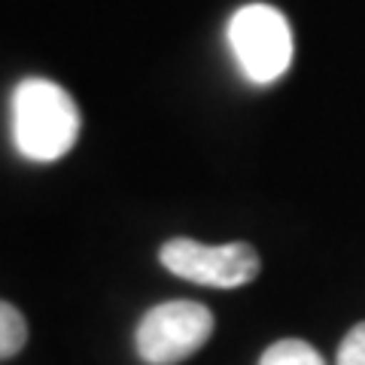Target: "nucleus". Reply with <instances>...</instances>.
Segmentation results:
<instances>
[{
  "label": "nucleus",
  "mask_w": 365,
  "mask_h": 365,
  "mask_svg": "<svg viewBox=\"0 0 365 365\" xmlns=\"http://www.w3.org/2000/svg\"><path fill=\"white\" fill-rule=\"evenodd\" d=\"M13 143L31 162H58L73 150L79 137V107L52 79H21L9 101Z\"/></svg>",
  "instance_id": "1"
},
{
  "label": "nucleus",
  "mask_w": 365,
  "mask_h": 365,
  "mask_svg": "<svg viewBox=\"0 0 365 365\" xmlns=\"http://www.w3.org/2000/svg\"><path fill=\"white\" fill-rule=\"evenodd\" d=\"M228 46L241 73L256 86H268L289 71L292 31L280 9L247 4L228 21Z\"/></svg>",
  "instance_id": "2"
},
{
  "label": "nucleus",
  "mask_w": 365,
  "mask_h": 365,
  "mask_svg": "<svg viewBox=\"0 0 365 365\" xmlns=\"http://www.w3.org/2000/svg\"><path fill=\"white\" fill-rule=\"evenodd\" d=\"M213 335V314L198 302H165L143 314L134 332L146 365H174L198 353Z\"/></svg>",
  "instance_id": "3"
},
{
  "label": "nucleus",
  "mask_w": 365,
  "mask_h": 365,
  "mask_svg": "<svg viewBox=\"0 0 365 365\" xmlns=\"http://www.w3.org/2000/svg\"><path fill=\"white\" fill-rule=\"evenodd\" d=\"M162 265L177 277L213 289H237L259 277V253L244 241L207 247L192 237H174L158 250Z\"/></svg>",
  "instance_id": "4"
},
{
  "label": "nucleus",
  "mask_w": 365,
  "mask_h": 365,
  "mask_svg": "<svg viewBox=\"0 0 365 365\" xmlns=\"http://www.w3.org/2000/svg\"><path fill=\"white\" fill-rule=\"evenodd\" d=\"M259 365H326V359L299 338H283L262 353Z\"/></svg>",
  "instance_id": "5"
},
{
  "label": "nucleus",
  "mask_w": 365,
  "mask_h": 365,
  "mask_svg": "<svg viewBox=\"0 0 365 365\" xmlns=\"http://www.w3.org/2000/svg\"><path fill=\"white\" fill-rule=\"evenodd\" d=\"M28 341V323L19 307L0 302V359H13Z\"/></svg>",
  "instance_id": "6"
},
{
  "label": "nucleus",
  "mask_w": 365,
  "mask_h": 365,
  "mask_svg": "<svg viewBox=\"0 0 365 365\" xmlns=\"http://www.w3.org/2000/svg\"><path fill=\"white\" fill-rule=\"evenodd\" d=\"M338 365H365V323L353 326L338 347Z\"/></svg>",
  "instance_id": "7"
}]
</instances>
